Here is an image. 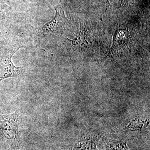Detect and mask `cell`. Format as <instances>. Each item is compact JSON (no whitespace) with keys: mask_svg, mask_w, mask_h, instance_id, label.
Instances as JSON below:
<instances>
[{"mask_svg":"<svg viewBox=\"0 0 150 150\" xmlns=\"http://www.w3.org/2000/svg\"><path fill=\"white\" fill-rule=\"evenodd\" d=\"M17 50H12L9 54L4 56L0 61V82L4 79L17 76L20 73L21 67L14 66L12 58Z\"/></svg>","mask_w":150,"mask_h":150,"instance_id":"obj_5","label":"cell"},{"mask_svg":"<svg viewBox=\"0 0 150 150\" xmlns=\"http://www.w3.org/2000/svg\"><path fill=\"white\" fill-rule=\"evenodd\" d=\"M130 36L128 30L121 29L116 30L113 34L112 44L110 49L111 54H120L129 49Z\"/></svg>","mask_w":150,"mask_h":150,"instance_id":"obj_4","label":"cell"},{"mask_svg":"<svg viewBox=\"0 0 150 150\" xmlns=\"http://www.w3.org/2000/svg\"><path fill=\"white\" fill-rule=\"evenodd\" d=\"M101 137V135L91 132L84 134L67 150H98L97 146Z\"/></svg>","mask_w":150,"mask_h":150,"instance_id":"obj_3","label":"cell"},{"mask_svg":"<svg viewBox=\"0 0 150 150\" xmlns=\"http://www.w3.org/2000/svg\"><path fill=\"white\" fill-rule=\"evenodd\" d=\"M132 1V0H121V6H125L126 5L128 4L130 1Z\"/></svg>","mask_w":150,"mask_h":150,"instance_id":"obj_8","label":"cell"},{"mask_svg":"<svg viewBox=\"0 0 150 150\" xmlns=\"http://www.w3.org/2000/svg\"><path fill=\"white\" fill-rule=\"evenodd\" d=\"M80 24V31L78 35L71 40H69L71 41L72 45L74 50L79 51H85L91 46L92 38L88 30L81 23Z\"/></svg>","mask_w":150,"mask_h":150,"instance_id":"obj_6","label":"cell"},{"mask_svg":"<svg viewBox=\"0 0 150 150\" xmlns=\"http://www.w3.org/2000/svg\"><path fill=\"white\" fill-rule=\"evenodd\" d=\"M104 141L110 150H129L125 142L108 139Z\"/></svg>","mask_w":150,"mask_h":150,"instance_id":"obj_7","label":"cell"},{"mask_svg":"<svg viewBox=\"0 0 150 150\" xmlns=\"http://www.w3.org/2000/svg\"><path fill=\"white\" fill-rule=\"evenodd\" d=\"M56 15L52 21L46 23L42 28V31L45 34L58 35L66 28L68 25V19L62 6H57L55 8Z\"/></svg>","mask_w":150,"mask_h":150,"instance_id":"obj_2","label":"cell"},{"mask_svg":"<svg viewBox=\"0 0 150 150\" xmlns=\"http://www.w3.org/2000/svg\"><path fill=\"white\" fill-rule=\"evenodd\" d=\"M18 113L0 115V134L9 142H17L18 139Z\"/></svg>","mask_w":150,"mask_h":150,"instance_id":"obj_1","label":"cell"},{"mask_svg":"<svg viewBox=\"0 0 150 150\" xmlns=\"http://www.w3.org/2000/svg\"><path fill=\"white\" fill-rule=\"evenodd\" d=\"M104 2L105 5L106 7H109L110 6V2H109V0H102Z\"/></svg>","mask_w":150,"mask_h":150,"instance_id":"obj_9","label":"cell"}]
</instances>
